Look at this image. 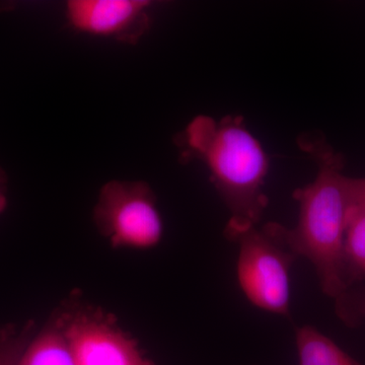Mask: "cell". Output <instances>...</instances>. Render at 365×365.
Listing matches in <instances>:
<instances>
[{
  "mask_svg": "<svg viewBox=\"0 0 365 365\" xmlns=\"http://www.w3.org/2000/svg\"><path fill=\"white\" fill-rule=\"evenodd\" d=\"M299 146L314 158L318 175L311 184L295 190L299 222L294 227L267 223L269 230L295 256L313 264L327 297L342 304L350 290L344 269V235L349 196L344 158L323 137L304 135Z\"/></svg>",
  "mask_w": 365,
  "mask_h": 365,
  "instance_id": "1",
  "label": "cell"
},
{
  "mask_svg": "<svg viewBox=\"0 0 365 365\" xmlns=\"http://www.w3.org/2000/svg\"><path fill=\"white\" fill-rule=\"evenodd\" d=\"M182 160H201L230 212L225 235L237 241L256 227L268 205L264 193L269 160L260 143L248 131L244 119L197 116L177 136Z\"/></svg>",
  "mask_w": 365,
  "mask_h": 365,
  "instance_id": "2",
  "label": "cell"
},
{
  "mask_svg": "<svg viewBox=\"0 0 365 365\" xmlns=\"http://www.w3.org/2000/svg\"><path fill=\"white\" fill-rule=\"evenodd\" d=\"M55 314L76 365H155L102 307L71 297Z\"/></svg>",
  "mask_w": 365,
  "mask_h": 365,
  "instance_id": "3",
  "label": "cell"
},
{
  "mask_svg": "<svg viewBox=\"0 0 365 365\" xmlns=\"http://www.w3.org/2000/svg\"><path fill=\"white\" fill-rule=\"evenodd\" d=\"M93 222L115 249L155 248L163 237L157 197L139 181L108 182L93 209Z\"/></svg>",
  "mask_w": 365,
  "mask_h": 365,
  "instance_id": "4",
  "label": "cell"
},
{
  "mask_svg": "<svg viewBox=\"0 0 365 365\" xmlns=\"http://www.w3.org/2000/svg\"><path fill=\"white\" fill-rule=\"evenodd\" d=\"M240 244L237 274L240 287L251 304L290 318L289 271L297 257L269 230L251 228Z\"/></svg>",
  "mask_w": 365,
  "mask_h": 365,
  "instance_id": "5",
  "label": "cell"
},
{
  "mask_svg": "<svg viewBox=\"0 0 365 365\" xmlns=\"http://www.w3.org/2000/svg\"><path fill=\"white\" fill-rule=\"evenodd\" d=\"M146 0H71L69 26L79 33L136 45L150 28Z\"/></svg>",
  "mask_w": 365,
  "mask_h": 365,
  "instance_id": "6",
  "label": "cell"
},
{
  "mask_svg": "<svg viewBox=\"0 0 365 365\" xmlns=\"http://www.w3.org/2000/svg\"><path fill=\"white\" fill-rule=\"evenodd\" d=\"M16 365H76L56 314L33 336Z\"/></svg>",
  "mask_w": 365,
  "mask_h": 365,
  "instance_id": "7",
  "label": "cell"
},
{
  "mask_svg": "<svg viewBox=\"0 0 365 365\" xmlns=\"http://www.w3.org/2000/svg\"><path fill=\"white\" fill-rule=\"evenodd\" d=\"M299 365H365L312 326L297 330Z\"/></svg>",
  "mask_w": 365,
  "mask_h": 365,
  "instance_id": "8",
  "label": "cell"
},
{
  "mask_svg": "<svg viewBox=\"0 0 365 365\" xmlns=\"http://www.w3.org/2000/svg\"><path fill=\"white\" fill-rule=\"evenodd\" d=\"M344 269L349 287L365 281V207L349 206L344 235Z\"/></svg>",
  "mask_w": 365,
  "mask_h": 365,
  "instance_id": "9",
  "label": "cell"
},
{
  "mask_svg": "<svg viewBox=\"0 0 365 365\" xmlns=\"http://www.w3.org/2000/svg\"><path fill=\"white\" fill-rule=\"evenodd\" d=\"M35 335V324L9 325L0 329V365H16L26 346Z\"/></svg>",
  "mask_w": 365,
  "mask_h": 365,
  "instance_id": "10",
  "label": "cell"
},
{
  "mask_svg": "<svg viewBox=\"0 0 365 365\" xmlns=\"http://www.w3.org/2000/svg\"><path fill=\"white\" fill-rule=\"evenodd\" d=\"M335 311L348 327L359 326L365 321V290L353 287L342 304L335 307Z\"/></svg>",
  "mask_w": 365,
  "mask_h": 365,
  "instance_id": "11",
  "label": "cell"
},
{
  "mask_svg": "<svg viewBox=\"0 0 365 365\" xmlns=\"http://www.w3.org/2000/svg\"><path fill=\"white\" fill-rule=\"evenodd\" d=\"M350 206L365 207V178L347 177Z\"/></svg>",
  "mask_w": 365,
  "mask_h": 365,
  "instance_id": "12",
  "label": "cell"
},
{
  "mask_svg": "<svg viewBox=\"0 0 365 365\" xmlns=\"http://www.w3.org/2000/svg\"><path fill=\"white\" fill-rule=\"evenodd\" d=\"M7 206V177L6 172L0 167V213L6 210Z\"/></svg>",
  "mask_w": 365,
  "mask_h": 365,
  "instance_id": "13",
  "label": "cell"
}]
</instances>
